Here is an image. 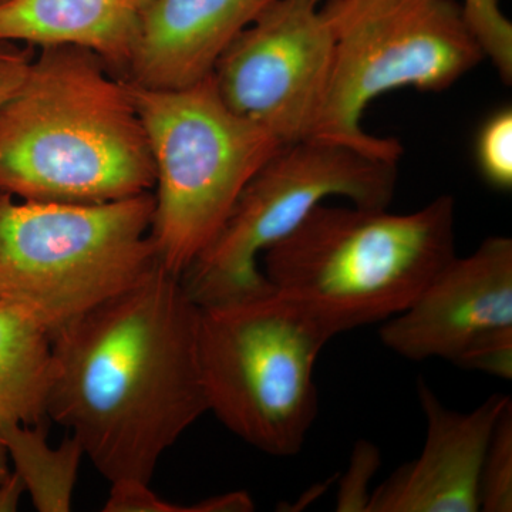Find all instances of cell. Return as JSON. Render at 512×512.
<instances>
[{
    "mask_svg": "<svg viewBox=\"0 0 512 512\" xmlns=\"http://www.w3.org/2000/svg\"><path fill=\"white\" fill-rule=\"evenodd\" d=\"M5 2H8V0H0V5H2V3H5Z\"/></svg>",
    "mask_w": 512,
    "mask_h": 512,
    "instance_id": "obj_25",
    "label": "cell"
},
{
    "mask_svg": "<svg viewBox=\"0 0 512 512\" xmlns=\"http://www.w3.org/2000/svg\"><path fill=\"white\" fill-rule=\"evenodd\" d=\"M275 0H154L126 79L143 89H183L211 76L225 49Z\"/></svg>",
    "mask_w": 512,
    "mask_h": 512,
    "instance_id": "obj_12",
    "label": "cell"
},
{
    "mask_svg": "<svg viewBox=\"0 0 512 512\" xmlns=\"http://www.w3.org/2000/svg\"><path fill=\"white\" fill-rule=\"evenodd\" d=\"M512 325V241L490 237L454 256L416 301L379 330L384 348L412 362L454 363L488 330Z\"/></svg>",
    "mask_w": 512,
    "mask_h": 512,
    "instance_id": "obj_10",
    "label": "cell"
},
{
    "mask_svg": "<svg viewBox=\"0 0 512 512\" xmlns=\"http://www.w3.org/2000/svg\"><path fill=\"white\" fill-rule=\"evenodd\" d=\"M153 217V191L96 204L0 194V298L55 335L161 265Z\"/></svg>",
    "mask_w": 512,
    "mask_h": 512,
    "instance_id": "obj_5",
    "label": "cell"
},
{
    "mask_svg": "<svg viewBox=\"0 0 512 512\" xmlns=\"http://www.w3.org/2000/svg\"><path fill=\"white\" fill-rule=\"evenodd\" d=\"M10 473L8 450L0 439V481L8 477Z\"/></svg>",
    "mask_w": 512,
    "mask_h": 512,
    "instance_id": "obj_24",
    "label": "cell"
},
{
    "mask_svg": "<svg viewBox=\"0 0 512 512\" xmlns=\"http://www.w3.org/2000/svg\"><path fill=\"white\" fill-rule=\"evenodd\" d=\"M454 365L498 379H512V325L483 333L474 340Z\"/></svg>",
    "mask_w": 512,
    "mask_h": 512,
    "instance_id": "obj_20",
    "label": "cell"
},
{
    "mask_svg": "<svg viewBox=\"0 0 512 512\" xmlns=\"http://www.w3.org/2000/svg\"><path fill=\"white\" fill-rule=\"evenodd\" d=\"M382 464L380 450L367 440H357L348 471L339 483L336 511L366 512L369 505L370 483Z\"/></svg>",
    "mask_w": 512,
    "mask_h": 512,
    "instance_id": "obj_19",
    "label": "cell"
},
{
    "mask_svg": "<svg viewBox=\"0 0 512 512\" xmlns=\"http://www.w3.org/2000/svg\"><path fill=\"white\" fill-rule=\"evenodd\" d=\"M33 59V52L18 43L0 42V107L18 90Z\"/></svg>",
    "mask_w": 512,
    "mask_h": 512,
    "instance_id": "obj_22",
    "label": "cell"
},
{
    "mask_svg": "<svg viewBox=\"0 0 512 512\" xmlns=\"http://www.w3.org/2000/svg\"><path fill=\"white\" fill-rule=\"evenodd\" d=\"M460 5L485 60L493 63L505 84H511L512 23L501 9V0H463Z\"/></svg>",
    "mask_w": 512,
    "mask_h": 512,
    "instance_id": "obj_17",
    "label": "cell"
},
{
    "mask_svg": "<svg viewBox=\"0 0 512 512\" xmlns=\"http://www.w3.org/2000/svg\"><path fill=\"white\" fill-rule=\"evenodd\" d=\"M477 167L498 191L512 188V109L500 107L481 124L476 140Z\"/></svg>",
    "mask_w": 512,
    "mask_h": 512,
    "instance_id": "obj_18",
    "label": "cell"
},
{
    "mask_svg": "<svg viewBox=\"0 0 512 512\" xmlns=\"http://www.w3.org/2000/svg\"><path fill=\"white\" fill-rule=\"evenodd\" d=\"M133 84L76 46L39 47L0 107V194L96 204L154 190Z\"/></svg>",
    "mask_w": 512,
    "mask_h": 512,
    "instance_id": "obj_2",
    "label": "cell"
},
{
    "mask_svg": "<svg viewBox=\"0 0 512 512\" xmlns=\"http://www.w3.org/2000/svg\"><path fill=\"white\" fill-rule=\"evenodd\" d=\"M26 493L22 478L15 471L0 481V512L18 511L20 500Z\"/></svg>",
    "mask_w": 512,
    "mask_h": 512,
    "instance_id": "obj_23",
    "label": "cell"
},
{
    "mask_svg": "<svg viewBox=\"0 0 512 512\" xmlns=\"http://www.w3.org/2000/svg\"><path fill=\"white\" fill-rule=\"evenodd\" d=\"M328 87L312 136L399 161L394 138L363 130L366 107L392 90L450 89L485 60L456 0H326Z\"/></svg>",
    "mask_w": 512,
    "mask_h": 512,
    "instance_id": "obj_6",
    "label": "cell"
},
{
    "mask_svg": "<svg viewBox=\"0 0 512 512\" xmlns=\"http://www.w3.org/2000/svg\"><path fill=\"white\" fill-rule=\"evenodd\" d=\"M332 55L322 0H275L232 40L211 76L229 109L291 144L312 136Z\"/></svg>",
    "mask_w": 512,
    "mask_h": 512,
    "instance_id": "obj_9",
    "label": "cell"
},
{
    "mask_svg": "<svg viewBox=\"0 0 512 512\" xmlns=\"http://www.w3.org/2000/svg\"><path fill=\"white\" fill-rule=\"evenodd\" d=\"M154 0H8L0 42L76 46L126 79L144 16Z\"/></svg>",
    "mask_w": 512,
    "mask_h": 512,
    "instance_id": "obj_13",
    "label": "cell"
},
{
    "mask_svg": "<svg viewBox=\"0 0 512 512\" xmlns=\"http://www.w3.org/2000/svg\"><path fill=\"white\" fill-rule=\"evenodd\" d=\"M104 512H205L204 500L197 504L168 503L140 481H119L111 484Z\"/></svg>",
    "mask_w": 512,
    "mask_h": 512,
    "instance_id": "obj_21",
    "label": "cell"
},
{
    "mask_svg": "<svg viewBox=\"0 0 512 512\" xmlns=\"http://www.w3.org/2000/svg\"><path fill=\"white\" fill-rule=\"evenodd\" d=\"M417 394L426 440L416 460L397 468L370 495L366 512H477L481 468L511 397L494 393L471 412L444 406L423 380Z\"/></svg>",
    "mask_w": 512,
    "mask_h": 512,
    "instance_id": "obj_11",
    "label": "cell"
},
{
    "mask_svg": "<svg viewBox=\"0 0 512 512\" xmlns=\"http://www.w3.org/2000/svg\"><path fill=\"white\" fill-rule=\"evenodd\" d=\"M397 161L346 144L305 138L284 144L252 175L220 234L181 276L198 306L271 288L261 256L330 197L359 207L389 208Z\"/></svg>",
    "mask_w": 512,
    "mask_h": 512,
    "instance_id": "obj_8",
    "label": "cell"
},
{
    "mask_svg": "<svg viewBox=\"0 0 512 512\" xmlns=\"http://www.w3.org/2000/svg\"><path fill=\"white\" fill-rule=\"evenodd\" d=\"M53 376L50 333L16 303L0 298V426L45 423Z\"/></svg>",
    "mask_w": 512,
    "mask_h": 512,
    "instance_id": "obj_14",
    "label": "cell"
},
{
    "mask_svg": "<svg viewBox=\"0 0 512 512\" xmlns=\"http://www.w3.org/2000/svg\"><path fill=\"white\" fill-rule=\"evenodd\" d=\"M478 504L484 512L512 511V402L501 413L485 451Z\"/></svg>",
    "mask_w": 512,
    "mask_h": 512,
    "instance_id": "obj_16",
    "label": "cell"
},
{
    "mask_svg": "<svg viewBox=\"0 0 512 512\" xmlns=\"http://www.w3.org/2000/svg\"><path fill=\"white\" fill-rule=\"evenodd\" d=\"M0 439L37 511L72 510L74 487L84 457L76 437L70 434L60 446L52 447L46 439L45 423L3 424Z\"/></svg>",
    "mask_w": 512,
    "mask_h": 512,
    "instance_id": "obj_15",
    "label": "cell"
},
{
    "mask_svg": "<svg viewBox=\"0 0 512 512\" xmlns=\"http://www.w3.org/2000/svg\"><path fill=\"white\" fill-rule=\"evenodd\" d=\"M454 225L450 195L409 214L323 202L259 264L272 288L340 335L406 311L456 256Z\"/></svg>",
    "mask_w": 512,
    "mask_h": 512,
    "instance_id": "obj_3",
    "label": "cell"
},
{
    "mask_svg": "<svg viewBox=\"0 0 512 512\" xmlns=\"http://www.w3.org/2000/svg\"><path fill=\"white\" fill-rule=\"evenodd\" d=\"M336 330L269 288L200 306L198 359L208 412L249 446L301 453L318 417L315 367Z\"/></svg>",
    "mask_w": 512,
    "mask_h": 512,
    "instance_id": "obj_4",
    "label": "cell"
},
{
    "mask_svg": "<svg viewBox=\"0 0 512 512\" xmlns=\"http://www.w3.org/2000/svg\"><path fill=\"white\" fill-rule=\"evenodd\" d=\"M133 87L156 173L151 235L160 264L181 278L284 144L229 109L212 76L183 89Z\"/></svg>",
    "mask_w": 512,
    "mask_h": 512,
    "instance_id": "obj_7",
    "label": "cell"
},
{
    "mask_svg": "<svg viewBox=\"0 0 512 512\" xmlns=\"http://www.w3.org/2000/svg\"><path fill=\"white\" fill-rule=\"evenodd\" d=\"M198 322L200 306L160 265L52 336L47 417L110 484H150L165 451L208 413Z\"/></svg>",
    "mask_w": 512,
    "mask_h": 512,
    "instance_id": "obj_1",
    "label": "cell"
}]
</instances>
